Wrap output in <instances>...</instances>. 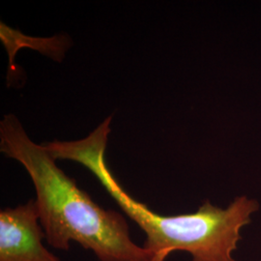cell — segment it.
Listing matches in <instances>:
<instances>
[{
    "mask_svg": "<svg viewBox=\"0 0 261 261\" xmlns=\"http://www.w3.org/2000/svg\"><path fill=\"white\" fill-rule=\"evenodd\" d=\"M35 200L0 212V261H60L42 240Z\"/></svg>",
    "mask_w": 261,
    "mask_h": 261,
    "instance_id": "obj_3",
    "label": "cell"
},
{
    "mask_svg": "<svg viewBox=\"0 0 261 261\" xmlns=\"http://www.w3.org/2000/svg\"><path fill=\"white\" fill-rule=\"evenodd\" d=\"M110 130L100 126L83 140L67 141L63 160L74 161L89 169L126 215L145 233L143 248L152 261H165L170 253L185 252L193 261H237L232 252L241 239L243 226L252 222L259 209L256 200L236 197L225 209L206 200L191 214L163 216L127 194L113 176L106 161Z\"/></svg>",
    "mask_w": 261,
    "mask_h": 261,
    "instance_id": "obj_2",
    "label": "cell"
},
{
    "mask_svg": "<svg viewBox=\"0 0 261 261\" xmlns=\"http://www.w3.org/2000/svg\"><path fill=\"white\" fill-rule=\"evenodd\" d=\"M0 150L21 164L31 178L40 224L53 248L67 251L74 241L100 261H152L132 240L124 217L95 203L57 167L45 145L31 140L13 114L0 122Z\"/></svg>",
    "mask_w": 261,
    "mask_h": 261,
    "instance_id": "obj_1",
    "label": "cell"
}]
</instances>
